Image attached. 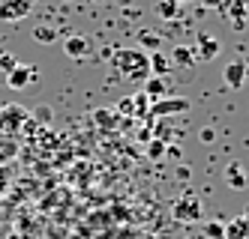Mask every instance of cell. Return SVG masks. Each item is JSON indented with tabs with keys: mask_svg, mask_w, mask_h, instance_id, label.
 I'll list each match as a JSON object with an SVG mask.
<instances>
[{
	"mask_svg": "<svg viewBox=\"0 0 249 239\" xmlns=\"http://www.w3.org/2000/svg\"><path fill=\"white\" fill-rule=\"evenodd\" d=\"M63 54L69 60H87L93 54V42L87 39V36L75 33V36H66V42H63Z\"/></svg>",
	"mask_w": 249,
	"mask_h": 239,
	"instance_id": "8992f818",
	"label": "cell"
},
{
	"mask_svg": "<svg viewBox=\"0 0 249 239\" xmlns=\"http://www.w3.org/2000/svg\"><path fill=\"white\" fill-rule=\"evenodd\" d=\"M150 159H159V156H162L165 153V141H150Z\"/></svg>",
	"mask_w": 249,
	"mask_h": 239,
	"instance_id": "603a6c76",
	"label": "cell"
},
{
	"mask_svg": "<svg viewBox=\"0 0 249 239\" xmlns=\"http://www.w3.org/2000/svg\"><path fill=\"white\" fill-rule=\"evenodd\" d=\"M12 153H15V143H12V141L6 138V146H0V156L6 159V156H12Z\"/></svg>",
	"mask_w": 249,
	"mask_h": 239,
	"instance_id": "d4e9b609",
	"label": "cell"
},
{
	"mask_svg": "<svg viewBox=\"0 0 249 239\" xmlns=\"http://www.w3.org/2000/svg\"><path fill=\"white\" fill-rule=\"evenodd\" d=\"M150 102H159V99H165L168 96V78H156V75H150L147 81H144V90H141Z\"/></svg>",
	"mask_w": 249,
	"mask_h": 239,
	"instance_id": "8fae6325",
	"label": "cell"
},
{
	"mask_svg": "<svg viewBox=\"0 0 249 239\" xmlns=\"http://www.w3.org/2000/svg\"><path fill=\"white\" fill-rule=\"evenodd\" d=\"M189 111V99H159L150 105V117H174V114H186Z\"/></svg>",
	"mask_w": 249,
	"mask_h": 239,
	"instance_id": "ba28073f",
	"label": "cell"
},
{
	"mask_svg": "<svg viewBox=\"0 0 249 239\" xmlns=\"http://www.w3.org/2000/svg\"><path fill=\"white\" fill-rule=\"evenodd\" d=\"M138 45H141V48H147V51L153 54V51L162 48V39H159L156 33H150V30H141V33H138Z\"/></svg>",
	"mask_w": 249,
	"mask_h": 239,
	"instance_id": "e0dca14e",
	"label": "cell"
},
{
	"mask_svg": "<svg viewBox=\"0 0 249 239\" xmlns=\"http://www.w3.org/2000/svg\"><path fill=\"white\" fill-rule=\"evenodd\" d=\"M201 6H207V9H222V0H201Z\"/></svg>",
	"mask_w": 249,
	"mask_h": 239,
	"instance_id": "484cf974",
	"label": "cell"
},
{
	"mask_svg": "<svg viewBox=\"0 0 249 239\" xmlns=\"http://www.w3.org/2000/svg\"><path fill=\"white\" fill-rule=\"evenodd\" d=\"M189 176V171H186V164H180V168H177V179H186Z\"/></svg>",
	"mask_w": 249,
	"mask_h": 239,
	"instance_id": "4316f807",
	"label": "cell"
},
{
	"mask_svg": "<svg viewBox=\"0 0 249 239\" xmlns=\"http://www.w3.org/2000/svg\"><path fill=\"white\" fill-rule=\"evenodd\" d=\"M129 102H132V114H135V117H147V114H150V105H153V102H150L144 93H135Z\"/></svg>",
	"mask_w": 249,
	"mask_h": 239,
	"instance_id": "ac0fdd59",
	"label": "cell"
},
{
	"mask_svg": "<svg viewBox=\"0 0 249 239\" xmlns=\"http://www.w3.org/2000/svg\"><path fill=\"white\" fill-rule=\"evenodd\" d=\"M177 3H180V6H183V3H192V0H177Z\"/></svg>",
	"mask_w": 249,
	"mask_h": 239,
	"instance_id": "83f0119b",
	"label": "cell"
},
{
	"mask_svg": "<svg viewBox=\"0 0 249 239\" xmlns=\"http://www.w3.org/2000/svg\"><path fill=\"white\" fill-rule=\"evenodd\" d=\"M222 78H225V87L240 90L243 81H246V63H243V60H231V63L225 66V72H222Z\"/></svg>",
	"mask_w": 249,
	"mask_h": 239,
	"instance_id": "30bf717a",
	"label": "cell"
},
{
	"mask_svg": "<svg viewBox=\"0 0 249 239\" xmlns=\"http://www.w3.org/2000/svg\"><path fill=\"white\" fill-rule=\"evenodd\" d=\"M156 15L174 21V18L180 15V3H177V0H159V3H156Z\"/></svg>",
	"mask_w": 249,
	"mask_h": 239,
	"instance_id": "2e32d148",
	"label": "cell"
},
{
	"mask_svg": "<svg viewBox=\"0 0 249 239\" xmlns=\"http://www.w3.org/2000/svg\"><path fill=\"white\" fill-rule=\"evenodd\" d=\"M150 57V75H156V78H165L168 75V66H171V60L165 57L162 51H153V54H147Z\"/></svg>",
	"mask_w": 249,
	"mask_h": 239,
	"instance_id": "9a60e30c",
	"label": "cell"
},
{
	"mask_svg": "<svg viewBox=\"0 0 249 239\" xmlns=\"http://www.w3.org/2000/svg\"><path fill=\"white\" fill-rule=\"evenodd\" d=\"M30 9H33V0H0V21L3 24L24 21Z\"/></svg>",
	"mask_w": 249,
	"mask_h": 239,
	"instance_id": "277c9868",
	"label": "cell"
},
{
	"mask_svg": "<svg viewBox=\"0 0 249 239\" xmlns=\"http://www.w3.org/2000/svg\"><path fill=\"white\" fill-rule=\"evenodd\" d=\"M225 21L234 27V30H243L246 27V18H249V0H222V9Z\"/></svg>",
	"mask_w": 249,
	"mask_h": 239,
	"instance_id": "5b68a950",
	"label": "cell"
},
{
	"mask_svg": "<svg viewBox=\"0 0 249 239\" xmlns=\"http://www.w3.org/2000/svg\"><path fill=\"white\" fill-rule=\"evenodd\" d=\"M204 239H225V224L222 222H207L204 224Z\"/></svg>",
	"mask_w": 249,
	"mask_h": 239,
	"instance_id": "44dd1931",
	"label": "cell"
},
{
	"mask_svg": "<svg viewBox=\"0 0 249 239\" xmlns=\"http://www.w3.org/2000/svg\"><path fill=\"white\" fill-rule=\"evenodd\" d=\"M15 66H18V60H15V54H9V51H0V72H12Z\"/></svg>",
	"mask_w": 249,
	"mask_h": 239,
	"instance_id": "7402d4cb",
	"label": "cell"
},
{
	"mask_svg": "<svg viewBox=\"0 0 249 239\" xmlns=\"http://www.w3.org/2000/svg\"><path fill=\"white\" fill-rule=\"evenodd\" d=\"M111 69L123 81H147L150 78V57L141 48H117L111 54Z\"/></svg>",
	"mask_w": 249,
	"mask_h": 239,
	"instance_id": "6da1fadb",
	"label": "cell"
},
{
	"mask_svg": "<svg viewBox=\"0 0 249 239\" xmlns=\"http://www.w3.org/2000/svg\"><path fill=\"white\" fill-rule=\"evenodd\" d=\"M171 215L177 218L180 224H195V222H201V215H204V207H201V197H195V194H180L171 204Z\"/></svg>",
	"mask_w": 249,
	"mask_h": 239,
	"instance_id": "3957f363",
	"label": "cell"
},
{
	"mask_svg": "<svg viewBox=\"0 0 249 239\" xmlns=\"http://www.w3.org/2000/svg\"><path fill=\"white\" fill-rule=\"evenodd\" d=\"M195 60H198V54H195L192 45H174L171 63H177V66H195Z\"/></svg>",
	"mask_w": 249,
	"mask_h": 239,
	"instance_id": "5bb4252c",
	"label": "cell"
},
{
	"mask_svg": "<svg viewBox=\"0 0 249 239\" xmlns=\"http://www.w3.org/2000/svg\"><path fill=\"white\" fill-rule=\"evenodd\" d=\"M30 81H36V66H15L12 72H6V87L9 90H24Z\"/></svg>",
	"mask_w": 249,
	"mask_h": 239,
	"instance_id": "9c48e42d",
	"label": "cell"
},
{
	"mask_svg": "<svg viewBox=\"0 0 249 239\" xmlns=\"http://www.w3.org/2000/svg\"><path fill=\"white\" fill-rule=\"evenodd\" d=\"M225 182H228L234 191H243V189H246V174H243V168H240L237 161H231L228 168H225Z\"/></svg>",
	"mask_w": 249,
	"mask_h": 239,
	"instance_id": "4fadbf2b",
	"label": "cell"
},
{
	"mask_svg": "<svg viewBox=\"0 0 249 239\" xmlns=\"http://www.w3.org/2000/svg\"><path fill=\"white\" fill-rule=\"evenodd\" d=\"M225 239H249V215H237L225 224Z\"/></svg>",
	"mask_w": 249,
	"mask_h": 239,
	"instance_id": "7c38bea8",
	"label": "cell"
},
{
	"mask_svg": "<svg viewBox=\"0 0 249 239\" xmlns=\"http://www.w3.org/2000/svg\"><path fill=\"white\" fill-rule=\"evenodd\" d=\"M93 120H96L99 128H117V123H114V111H111V108H99V111L93 114Z\"/></svg>",
	"mask_w": 249,
	"mask_h": 239,
	"instance_id": "ffe728a7",
	"label": "cell"
},
{
	"mask_svg": "<svg viewBox=\"0 0 249 239\" xmlns=\"http://www.w3.org/2000/svg\"><path fill=\"white\" fill-rule=\"evenodd\" d=\"M219 51H222L219 36H213L207 30H201L198 36H195V54H198V60H216Z\"/></svg>",
	"mask_w": 249,
	"mask_h": 239,
	"instance_id": "52a82bcc",
	"label": "cell"
},
{
	"mask_svg": "<svg viewBox=\"0 0 249 239\" xmlns=\"http://www.w3.org/2000/svg\"><path fill=\"white\" fill-rule=\"evenodd\" d=\"M213 138H216V132L207 126V128H201V143H213Z\"/></svg>",
	"mask_w": 249,
	"mask_h": 239,
	"instance_id": "cb8c5ba5",
	"label": "cell"
},
{
	"mask_svg": "<svg viewBox=\"0 0 249 239\" xmlns=\"http://www.w3.org/2000/svg\"><path fill=\"white\" fill-rule=\"evenodd\" d=\"M30 117L33 114L24 105H15V102L3 105L0 108V138H18L24 132V126L30 123Z\"/></svg>",
	"mask_w": 249,
	"mask_h": 239,
	"instance_id": "7a4b0ae2",
	"label": "cell"
},
{
	"mask_svg": "<svg viewBox=\"0 0 249 239\" xmlns=\"http://www.w3.org/2000/svg\"><path fill=\"white\" fill-rule=\"evenodd\" d=\"M33 39L42 42V45H51V42L57 39V30L48 27V24H39V27H33Z\"/></svg>",
	"mask_w": 249,
	"mask_h": 239,
	"instance_id": "d6986e66",
	"label": "cell"
}]
</instances>
